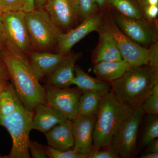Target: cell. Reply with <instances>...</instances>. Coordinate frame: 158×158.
Listing matches in <instances>:
<instances>
[{
	"label": "cell",
	"instance_id": "cell-41",
	"mask_svg": "<svg viewBox=\"0 0 158 158\" xmlns=\"http://www.w3.org/2000/svg\"><path fill=\"white\" fill-rule=\"evenodd\" d=\"M146 5L150 6H158V0H145Z\"/></svg>",
	"mask_w": 158,
	"mask_h": 158
},
{
	"label": "cell",
	"instance_id": "cell-26",
	"mask_svg": "<svg viewBox=\"0 0 158 158\" xmlns=\"http://www.w3.org/2000/svg\"><path fill=\"white\" fill-rule=\"evenodd\" d=\"M48 157L49 158H88V156L79 153L74 150H57L49 146H45Z\"/></svg>",
	"mask_w": 158,
	"mask_h": 158
},
{
	"label": "cell",
	"instance_id": "cell-27",
	"mask_svg": "<svg viewBox=\"0 0 158 158\" xmlns=\"http://www.w3.org/2000/svg\"><path fill=\"white\" fill-rule=\"evenodd\" d=\"M141 105L145 114L158 115V93H152Z\"/></svg>",
	"mask_w": 158,
	"mask_h": 158
},
{
	"label": "cell",
	"instance_id": "cell-39",
	"mask_svg": "<svg viewBox=\"0 0 158 158\" xmlns=\"http://www.w3.org/2000/svg\"><path fill=\"white\" fill-rule=\"evenodd\" d=\"M140 158H158V153L146 152V153L141 155Z\"/></svg>",
	"mask_w": 158,
	"mask_h": 158
},
{
	"label": "cell",
	"instance_id": "cell-11",
	"mask_svg": "<svg viewBox=\"0 0 158 158\" xmlns=\"http://www.w3.org/2000/svg\"><path fill=\"white\" fill-rule=\"evenodd\" d=\"M103 12H97L83 20L75 28L61 33L57 40L58 53L67 55L74 45L93 31H98L102 24Z\"/></svg>",
	"mask_w": 158,
	"mask_h": 158
},
{
	"label": "cell",
	"instance_id": "cell-30",
	"mask_svg": "<svg viewBox=\"0 0 158 158\" xmlns=\"http://www.w3.org/2000/svg\"><path fill=\"white\" fill-rule=\"evenodd\" d=\"M10 80L6 65L0 56V90H4L9 86Z\"/></svg>",
	"mask_w": 158,
	"mask_h": 158
},
{
	"label": "cell",
	"instance_id": "cell-40",
	"mask_svg": "<svg viewBox=\"0 0 158 158\" xmlns=\"http://www.w3.org/2000/svg\"><path fill=\"white\" fill-rule=\"evenodd\" d=\"M47 0H35V8L36 9H42L44 7Z\"/></svg>",
	"mask_w": 158,
	"mask_h": 158
},
{
	"label": "cell",
	"instance_id": "cell-10",
	"mask_svg": "<svg viewBox=\"0 0 158 158\" xmlns=\"http://www.w3.org/2000/svg\"><path fill=\"white\" fill-rule=\"evenodd\" d=\"M44 89L46 103L73 121L78 115L79 98L83 93L82 90L77 88H58L50 86Z\"/></svg>",
	"mask_w": 158,
	"mask_h": 158
},
{
	"label": "cell",
	"instance_id": "cell-34",
	"mask_svg": "<svg viewBox=\"0 0 158 158\" xmlns=\"http://www.w3.org/2000/svg\"><path fill=\"white\" fill-rule=\"evenodd\" d=\"M6 38L4 30L2 15H0V52L6 47Z\"/></svg>",
	"mask_w": 158,
	"mask_h": 158
},
{
	"label": "cell",
	"instance_id": "cell-17",
	"mask_svg": "<svg viewBox=\"0 0 158 158\" xmlns=\"http://www.w3.org/2000/svg\"><path fill=\"white\" fill-rule=\"evenodd\" d=\"M72 121L67 119L45 133L49 147L60 151L73 148L74 139Z\"/></svg>",
	"mask_w": 158,
	"mask_h": 158
},
{
	"label": "cell",
	"instance_id": "cell-16",
	"mask_svg": "<svg viewBox=\"0 0 158 158\" xmlns=\"http://www.w3.org/2000/svg\"><path fill=\"white\" fill-rule=\"evenodd\" d=\"M60 53L35 52L29 55V62L35 76L40 81L68 56Z\"/></svg>",
	"mask_w": 158,
	"mask_h": 158
},
{
	"label": "cell",
	"instance_id": "cell-7",
	"mask_svg": "<svg viewBox=\"0 0 158 158\" xmlns=\"http://www.w3.org/2000/svg\"><path fill=\"white\" fill-rule=\"evenodd\" d=\"M102 27L116 41L123 59L131 65H148L149 51L135 42L123 33L110 13H103Z\"/></svg>",
	"mask_w": 158,
	"mask_h": 158
},
{
	"label": "cell",
	"instance_id": "cell-3",
	"mask_svg": "<svg viewBox=\"0 0 158 158\" xmlns=\"http://www.w3.org/2000/svg\"><path fill=\"white\" fill-rule=\"evenodd\" d=\"M132 108L118 101L111 90L102 94L95 115L92 152L109 148L113 135Z\"/></svg>",
	"mask_w": 158,
	"mask_h": 158
},
{
	"label": "cell",
	"instance_id": "cell-8",
	"mask_svg": "<svg viewBox=\"0 0 158 158\" xmlns=\"http://www.w3.org/2000/svg\"><path fill=\"white\" fill-rule=\"evenodd\" d=\"M119 29L135 42L148 48L158 40L157 23L131 18L115 10L111 14Z\"/></svg>",
	"mask_w": 158,
	"mask_h": 158
},
{
	"label": "cell",
	"instance_id": "cell-2",
	"mask_svg": "<svg viewBox=\"0 0 158 158\" xmlns=\"http://www.w3.org/2000/svg\"><path fill=\"white\" fill-rule=\"evenodd\" d=\"M158 84V69L148 65H131L123 75L110 83L118 101L130 106L141 104Z\"/></svg>",
	"mask_w": 158,
	"mask_h": 158
},
{
	"label": "cell",
	"instance_id": "cell-43",
	"mask_svg": "<svg viewBox=\"0 0 158 158\" xmlns=\"http://www.w3.org/2000/svg\"><path fill=\"white\" fill-rule=\"evenodd\" d=\"M2 90H0V95H1V92H2Z\"/></svg>",
	"mask_w": 158,
	"mask_h": 158
},
{
	"label": "cell",
	"instance_id": "cell-18",
	"mask_svg": "<svg viewBox=\"0 0 158 158\" xmlns=\"http://www.w3.org/2000/svg\"><path fill=\"white\" fill-rule=\"evenodd\" d=\"M44 7L51 19L60 28H69L76 19L68 0H47Z\"/></svg>",
	"mask_w": 158,
	"mask_h": 158
},
{
	"label": "cell",
	"instance_id": "cell-25",
	"mask_svg": "<svg viewBox=\"0 0 158 158\" xmlns=\"http://www.w3.org/2000/svg\"><path fill=\"white\" fill-rule=\"evenodd\" d=\"M79 17L84 20L98 12V7L95 0H77Z\"/></svg>",
	"mask_w": 158,
	"mask_h": 158
},
{
	"label": "cell",
	"instance_id": "cell-21",
	"mask_svg": "<svg viewBox=\"0 0 158 158\" xmlns=\"http://www.w3.org/2000/svg\"><path fill=\"white\" fill-rule=\"evenodd\" d=\"M108 4L127 17L154 21L148 19L144 14V8L147 6L145 0H109Z\"/></svg>",
	"mask_w": 158,
	"mask_h": 158
},
{
	"label": "cell",
	"instance_id": "cell-35",
	"mask_svg": "<svg viewBox=\"0 0 158 158\" xmlns=\"http://www.w3.org/2000/svg\"><path fill=\"white\" fill-rule=\"evenodd\" d=\"M35 9V0H24L23 11L25 13H28Z\"/></svg>",
	"mask_w": 158,
	"mask_h": 158
},
{
	"label": "cell",
	"instance_id": "cell-36",
	"mask_svg": "<svg viewBox=\"0 0 158 158\" xmlns=\"http://www.w3.org/2000/svg\"><path fill=\"white\" fill-rule=\"evenodd\" d=\"M146 152L158 153V139L156 138L147 145Z\"/></svg>",
	"mask_w": 158,
	"mask_h": 158
},
{
	"label": "cell",
	"instance_id": "cell-33",
	"mask_svg": "<svg viewBox=\"0 0 158 158\" xmlns=\"http://www.w3.org/2000/svg\"><path fill=\"white\" fill-rule=\"evenodd\" d=\"M144 13L145 16L149 20H156L158 15V6H146L144 8Z\"/></svg>",
	"mask_w": 158,
	"mask_h": 158
},
{
	"label": "cell",
	"instance_id": "cell-6",
	"mask_svg": "<svg viewBox=\"0 0 158 158\" xmlns=\"http://www.w3.org/2000/svg\"><path fill=\"white\" fill-rule=\"evenodd\" d=\"M25 19L31 45L34 48L47 49L57 43L62 32L45 10L36 9L26 13Z\"/></svg>",
	"mask_w": 158,
	"mask_h": 158
},
{
	"label": "cell",
	"instance_id": "cell-23",
	"mask_svg": "<svg viewBox=\"0 0 158 158\" xmlns=\"http://www.w3.org/2000/svg\"><path fill=\"white\" fill-rule=\"evenodd\" d=\"M14 86L10 84L0 95V116H8L14 113L20 102Z\"/></svg>",
	"mask_w": 158,
	"mask_h": 158
},
{
	"label": "cell",
	"instance_id": "cell-29",
	"mask_svg": "<svg viewBox=\"0 0 158 158\" xmlns=\"http://www.w3.org/2000/svg\"><path fill=\"white\" fill-rule=\"evenodd\" d=\"M29 148L32 158H48L46 151L45 146L39 144L37 141L30 140Z\"/></svg>",
	"mask_w": 158,
	"mask_h": 158
},
{
	"label": "cell",
	"instance_id": "cell-13",
	"mask_svg": "<svg viewBox=\"0 0 158 158\" xmlns=\"http://www.w3.org/2000/svg\"><path fill=\"white\" fill-rule=\"evenodd\" d=\"M79 54L69 53L67 57L48 74V84L58 88H68L73 85L76 62Z\"/></svg>",
	"mask_w": 158,
	"mask_h": 158
},
{
	"label": "cell",
	"instance_id": "cell-31",
	"mask_svg": "<svg viewBox=\"0 0 158 158\" xmlns=\"http://www.w3.org/2000/svg\"><path fill=\"white\" fill-rule=\"evenodd\" d=\"M92 152L88 155V158H119L110 148H104Z\"/></svg>",
	"mask_w": 158,
	"mask_h": 158
},
{
	"label": "cell",
	"instance_id": "cell-22",
	"mask_svg": "<svg viewBox=\"0 0 158 158\" xmlns=\"http://www.w3.org/2000/svg\"><path fill=\"white\" fill-rule=\"evenodd\" d=\"M102 94L94 91L83 92L79 98L78 115L95 116Z\"/></svg>",
	"mask_w": 158,
	"mask_h": 158
},
{
	"label": "cell",
	"instance_id": "cell-14",
	"mask_svg": "<svg viewBox=\"0 0 158 158\" xmlns=\"http://www.w3.org/2000/svg\"><path fill=\"white\" fill-rule=\"evenodd\" d=\"M34 111L32 129L44 134L56 125L68 119L61 112L47 103L37 105Z\"/></svg>",
	"mask_w": 158,
	"mask_h": 158
},
{
	"label": "cell",
	"instance_id": "cell-12",
	"mask_svg": "<svg viewBox=\"0 0 158 158\" xmlns=\"http://www.w3.org/2000/svg\"><path fill=\"white\" fill-rule=\"evenodd\" d=\"M95 116L77 115L73 122V149L88 156L93 150V133Z\"/></svg>",
	"mask_w": 158,
	"mask_h": 158
},
{
	"label": "cell",
	"instance_id": "cell-24",
	"mask_svg": "<svg viewBox=\"0 0 158 158\" xmlns=\"http://www.w3.org/2000/svg\"><path fill=\"white\" fill-rule=\"evenodd\" d=\"M148 115L141 139V144L144 146L158 137V115Z\"/></svg>",
	"mask_w": 158,
	"mask_h": 158
},
{
	"label": "cell",
	"instance_id": "cell-1",
	"mask_svg": "<svg viewBox=\"0 0 158 158\" xmlns=\"http://www.w3.org/2000/svg\"><path fill=\"white\" fill-rule=\"evenodd\" d=\"M0 56L23 104L33 111L37 105L46 103L45 89L40 84L23 52L6 43Z\"/></svg>",
	"mask_w": 158,
	"mask_h": 158
},
{
	"label": "cell",
	"instance_id": "cell-5",
	"mask_svg": "<svg viewBox=\"0 0 158 158\" xmlns=\"http://www.w3.org/2000/svg\"><path fill=\"white\" fill-rule=\"evenodd\" d=\"M145 114L141 104L133 106L129 114L115 132L109 148L118 157L132 158L135 155L138 129Z\"/></svg>",
	"mask_w": 158,
	"mask_h": 158
},
{
	"label": "cell",
	"instance_id": "cell-28",
	"mask_svg": "<svg viewBox=\"0 0 158 158\" xmlns=\"http://www.w3.org/2000/svg\"><path fill=\"white\" fill-rule=\"evenodd\" d=\"M24 0H0V7L3 12L23 11Z\"/></svg>",
	"mask_w": 158,
	"mask_h": 158
},
{
	"label": "cell",
	"instance_id": "cell-19",
	"mask_svg": "<svg viewBox=\"0 0 158 158\" xmlns=\"http://www.w3.org/2000/svg\"><path fill=\"white\" fill-rule=\"evenodd\" d=\"M131 65L124 60L95 63L93 72L98 78L111 83L123 75Z\"/></svg>",
	"mask_w": 158,
	"mask_h": 158
},
{
	"label": "cell",
	"instance_id": "cell-9",
	"mask_svg": "<svg viewBox=\"0 0 158 158\" xmlns=\"http://www.w3.org/2000/svg\"><path fill=\"white\" fill-rule=\"evenodd\" d=\"M25 17L23 11H7L2 15L6 42L23 53L29 52L31 47Z\"/></svg>",
	"mask_w": 158,
	"mask_h": 158
},
{
	"label": "cell",
	"instance_id": "cell-37",
	"mask_svg": "<svg viewBox=\"0 0 158 158\" xmlns=\"http://www.w3.org/2000/svg\"><path fill=\"white\" fill-rule=\"evenodd\" d=\"M68 1L71 6L72 9L73 10L74 14L77 19L79 17L77 0H68Z\"/></svg>",
	"mask_w": 158,
	"mask_h": 158
},
{
	"label": "cell",
	"instance_id": "cell-44",
	"mask_svg": "<svg viewBox=\"0 0 158 158\" xmlns=\"http://www.w3.org/2000/svg\"><path fill=\"white\" fill-rule=\"evenodd\" d=\"M2 158V157H1V156H0V158Z\"/></svg>",
	"mask_w": 158,
	"mask_h": 158
},
{
	"label": "cell",
	"instance_id": "cell-4",
	"mask_svg": "<svg viewBox=\"0 0 158 158\" xmlns=\"http://www.w3.org/2000/svg\"><path fill=\"white\" fill-rule=\"evenodd\" d=\"M34 112L26 107L21 102L16 111L8 116H0V124L9 131L12 146L7 158H30L29 135L32 129Z\"/></svg>",
	"mask_w": 158,
	"mask_h": 158
},
{
	"label": "cell",
	"instance_id": "cell-20",
	"mask_svg": "<svg viewBox=\"0 0 158 158\" xmlns=\"http://www.w3.org/2000/svg\"><path fill=\"white\" fill-rule=\"evenodd\" d=\"M73 85L77 86L83 92L91 91L104 94L111 90L110 83L90 76L78 66L75 67Z\"/></svg>",
	"mask_w": 158,
	"mask_h": 158
},
{
	"label": "cell",
	"instance_id": "cell-32",
	"mask_svg": "<svg viewBox=\"0 0 158 158\" xmlns=\"http://www.w3.org/2000/svg\"><path fill=\"white\" fill-rule=\"evenodd\" d=\"M148 48L149 51L148 65L153 68L158 69V41L152 44Z\"/></svg>",
	"mask_w": 158,
	"mask_h": 158
},
{
	"label": "cell",
	"instance_id": "cell-38",
	"mask_svg": "<svg viewBox=\"0 0 158 158\" xmlns=\"http://www.w3.org/2000/svg\"><path fill=\"white\" fill-rule=\"evenodd\" d=\"M95 2L98 8L103 9L108 4L109 0H95Z\"/></svg>",
	"mask_w": 158,
	"mask_h": 158
},
{
	"label": "cell",
	"instance_id": "cell-15",
	"mask_svg": "<svg viewBox=\"0 0 158 158\" xmlns=\"http://www.w3.org/2000/svg\"><path fill=\"white\" fill-rule=\"evenodd\" d=\"M98 44L94 51L92 60L94 64L101 62H111L123 60L116 41L112 35L101 27Z\"/></svg>",
	"mask_w": 158,
	"mask_h": 158
},
{
	"label": "cell",
	"instance_id": "cell-42",
	"mask_svg": "<svg viewBox=\"0 0 158 158\" xmlns=\"http://www.w3.org/2000/svg\"><path fill=\"white\" fill-rule=\"evenodd\" d=\"M3 13H4V12H3L2 10L1 7H0V15H2Z\"/></svg>",
	"mask_w": 158,
	"mask_h": 158
}]
</instances>
